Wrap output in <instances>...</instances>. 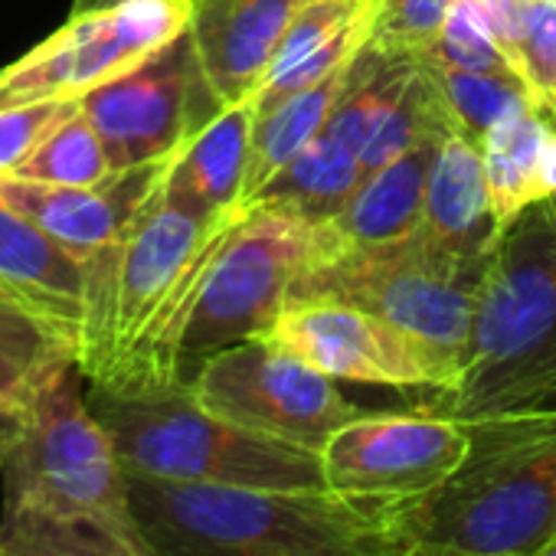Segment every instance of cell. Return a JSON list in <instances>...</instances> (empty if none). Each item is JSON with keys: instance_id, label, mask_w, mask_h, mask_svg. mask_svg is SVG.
Returning <instances> with one entry per match:
<instances>
[{"instance_id": "16", "label": "cell", "mask_w": 556, "mask_h": 556, "mask_svg": "<svg viewBox=\"0 0 556 556\" xmlns=\"http://www.w3.org/2000/svg\"><path fill=\"white\" fill-rule=\"evenodd\" d=\"M0 299L43 318L79 348L86 271L37 223L0 200Z\"/></svg>"}, {"instance_id": "8", "label": "cell", "mask_w": 556, "mask_h": 556, "mask_svg": "<svg viewBox=\"0 0 556 556\" xmlns=\"http://www.w3.org/2000/svg\"><path fill=\"white\" fill-rule=\"evenodd\" d=\"M190 21L193 0H115L73 11L43 43L0 66V109L79 102L174 43Z\"/></svg>"}, {"instance_id": "9", "label": "cell", "mask_w": 556, "mask_h": 556, "mask_svg": "<svg viewBox=\"0 0 556 556\" xmlns=\"http://www.w3.org/2000/svg\"><path fill=\"white\" fill-rule=\"evenodd\" d=\"M187 387L206 413L308 452H321L341 426L364 416L338 390L334 377L268 341L219 351Z\"/></svg>"}, {"instance_id": "24", "label": "cell", "mask_w": 556, "mask_h": 556, "mask_svg": "<svg viewBox=\"0 0 556 556\" xmlns=\"http://www.w3.org/2000/svg\"><path fill=\"white\" fill-rule=\"evenodd\" d=\"M115 174L102 135L86 118L79 102L47 131L34 154L14 170V177L40 180L53 187H99Z\"/></svg>"}, {"instance_id": "20", "label": "cell", "mask_w": 556, "mask_h": 556, "mask_svg": "<svg viewBox=\"0 0 556 556\" xmlns=\"http://www.w3.org/2000/svg\"><path fill=\"white\" fill-rule=\"evenodd\" d=\"M70 370H79L76 341L0 299V419L30 413Z\"/></svg>"}, {"instance_id": "25", "label": "cell", "mask_w": 556, "mask_h": 556, "mask_svg": "<svg viewBox=\"0 0 556 556\" xmlns=\"http://www.w3.org/2000/svg\"><path fill=\"white\" fill-rule=\"evenodd\" d=\"M452 4L455 0H377L370 47L396 60L426 56L435 47Z\"/></svg>"}, {"instance_id": "19", "label": "cell", "mask_w": 556, "mask_h": 556, "mask_svg": "<svg viewBox=\"0 0 556 556\" xmlns=\"http://www.w3.org/2000/svg\"><path fill=\"white\" fill-rule=\"evenodd\" d=\"M364 164L354 148H348L331 131H321L299 157H292L271 180L249 197L245 210L286 213L305 223H331L354 200L364 184Z\"/></svg>"}, {"instance_id": "1", "label": "cell", "mask_w": 556, "mask_h": 556, "mask_svg": "<svg viewBox=\"0 0 556 556\" xmlns=\"http://www.w3.org/2000/svg\"><path fill=\"white\" fill-rule=\"evenodd\" d=\"M4 422L0 556H151L128 471L70 370L30 413Z\"/></svg>"}, {"instance_id": "3", "label": "cell", "mask_w": 556, "mask_h": 556, "mask_svg": "<svg viewBox=\"0 0 556 556\" xmlns=\"http://www.w3.org/2000/svg\"><path fill=\"white\" fill-rule=\"evenodd\" d=\"M556 390V197L530 203L481 275L468 361L448 393L419 409L465 426L530 413Z\"/></svg>"}, {"instance_id": "32", "label": "cell", "mask_w": 556, "mask_h": 556, "mask_svg": "<svg viewBox=\"0 0 556 556\" xmlns=\"http://www.w3.org/2000/svg\"><path fill=\"white\" fill-rule=\"evenodd\" d=\"M105 4H115V0H76L73 11H89V8H105Z\"/></svg>"}, {"instance_id": "10", "label": "cell", "mask_w": 556, "mask_h": 556, "mask_svg": "<svg viewBox=\"0 0 556 556\" xmlns=\"http://www.w3.org/2000/svg\"><path fill=\"white\" fill-rule=\"evenodd\" d=\"M471 429L458 419L419 413H364L321 448L325 488L380 510L426 504L468 458Z\"/></svg>"}, {"instance_id": "5", "label": "cell", "mask_w": 556, "mask_h": 556, "mask_svg": "<svg viewBox=\"0 0 556 556\" xmlns=\"http://www.w3.org/2000/svg\"><path fill=\"white\" fill-rule=\"evenodd\" d=\"M86 400L125 471L187 484L325 488L321 452L245 432L206 413L190 387L115 393L86 383Z\"/></svg>"}, {"instance_id": "4", "label": "cell", "mask_w": 556, "mask_h": 556, "mask_svg": "<svg viewBox=\"0 0 556 556\" xmlns=\"http://www.w3.org/2000/svg\"><path fill=\"white\" fill-rule=\"evenodd\" d=\"M468 429L465 465L409 510L416 556H530L556 530V413Z\"/></svg>"}, {"instance_id": "33", "label": "cell", "mask_w": 556, "mask_h": 556, "mask_svg": "<svg viewBox=\"0 0 556 556\" xmlns=\"http://www.w3.org/2000/svg\"><path fill=\"white\" fill-rule=\"evenodd\" d=\"M536 409H549V413H556V390H549L543 400H540V406ZM536 409H530V413H536Z\"/></svg>"}, {"instance_id": "15", "label": "cell", "mask_w": 556, "mask_h": 556, "mask_svg": "<svg viewBox=\"0 0 556 556\" xmlns=\"http://www.w3.org/2000/svg\"><path fill=\"white\" fill-rule=\"evenodd\" d=\"M305 4L308 0H193L190 37L223 109L252 99Z\"/></svg>"}, {"instance_id": "14", "label": "cell", "mask_w": 556, "mask_h": 556, "mask_svg": "<svg viewBox=\"0 0 556 556\" xmlns=\"http://www.w3.org/2000/svg\"><path fill=\"white\" fill-rule=\"evenodd\" d=\"M170 161L174 157L115 170L99 187H53L4 174L0 177V200L37 223L60 249L86 265L125 239L135 216L161 187Z\"/></svg>"}, {"instance_id": "23", "label": "cell", "mask_w": 556, "mask_h": 556, "mask_svg": "<svg viewBox=\"0 0 556 556\" xmlns=\"http://www.w3.org/2000/svg\"><path fill=\"white\" fill-rule=\"evenodd\" d=\"M416 63L442 92V99L452 112L455 131H462L478 148H481L484 135L501 118H507L520 109H543L540 99L533 96V89L517 76L471 73V70H458L452 63H442L435 56H419Z\"/></svg>"}, {"instance_id": "21", "label": "cell", "mask_w": 556, "mask_h": 556, "mask_svg": "<svg viewBox=\"0 0 556 556\" xmlns=\"http://www.w3.org/2000/svg\"><path fill=\"white\" fill-rule=\"evenodd\" d=\"M556 118L546 109H520L501 118L481 141L491 210L501 232L540 200V164Z\"/></svg>"}, {"instance_id": "34", "label": "cell", "mask_w": 556, "mask_h": 556, "mask_svg": "<svg viewBox=\"0 0 556 556\" xmlns=\"http://www.w3.org/2000/svg\"><path fill=\"white\" fill-rule=\"evenodd\" d=\"M0 455H4V422H0Z\"/></svg>"}, {"instance_id": "30", "label": "cell", "mask_w": 556, "mask_h": 556, "mask_svg": "<svg viewBox=\"0 0 556 556\" xmlns=\"http://www.w3.org/2000/svg\"><path fill=\"white\" fill-rule=\"evenodd\" d=\"M549 197H556V131L546 141L543 164H540V200H549Z\"/></svg>"}, {"instance_id": "18", "label": "cell", "mask_w": 556, "mask_h": 556, "mask_svg": "<svg viewBox=\"0 0 556 556\" xmlns=\"http://www.w3.org/2000/svg\"><path fill=\"white\" fill-rule=\"evenodd\" d=\"M442 141H426L403 157L370 170L354 200L331 223H318L334 245H383L416 232L432 161Z\"/></svg>"}, {"instance_id": "11", "label": "cell", "mask_w": 556, "mask_h": 556, "mask_svg": "<svg viewBox=\"0 0 556 556\" xmlns=\"http://www.w3.org/2000/svg\"><path fill=\"white\" fill-rule=\"evenodd\" d=\"M79 109L102 135L115 170L174 157L223 112L190 30L131 73L79 99Z\"/></svg>"}, {"instance_id": "27", "label": "cell", "mask_w": 556, "mask_h": 556, "mask_svg": "<svg viewBox=\"0 0 556 556\" xmlns=\"http://www.w3.org/2000/svg\"><path fill=\"white\" fill-rule=\"evenodd\" d=\"M527 86L540 105L556 118V0H530L523 37Z\"/></svg>"}, {"instance_id": "13", "label": "cell", "mask_w": 556, "mask_h": 556, "mask_svg": "<svg viewBox=\"0 0 556 556\" xmlns=\"http://www.w3.org/2000/svg\"><path fill=\"white\" fill-rule=\"evenodd\" d=\"M501 239L491 210L484 157L462 131H448L435 151L422 216L409 242L445 275L478 289Z\"/></svg>"}, {"instance_id": "28", "label": "cell", "mask_w": 556, "mask_h": 556, "mask_svg": "<svg viewBox=\"0 0 556 556\" xmlns=\"http://www.w3.org/2000/svg\"><path fill=\"white\" fill-rule=\"evenodd\" d=\"M73 105L76 102H34L0 109V177L14 174Z\"/></svg>"}, {"instance_id": "26", "label": "cell", "mask_w": 556, "mask_h": 556, "mask_svg": "<svg viewBox=\"0 0 556 556\" xmlns=\"http://www.w3.org/2000/svg\"><path fill=\"white\" fill-rule=\"evenodd\" d=\"M426 56H435L442 63H452L458 70H471V73L517 76L510 70V63L504 60L501 47L494 43V37L484 24V14L475 0H455L435 47Z\"/></svg>"}, {"instance_id": "31", "label": "cell", "mask_w": 556, "mask_h": 556, "mask_svg": "<svg viewBox=\"0 0 556 556\" xmlns=\"http://www.w3.org/2000/svg\"><path fill=\"white\" fill-rule=\"evenodd\" d=\"M530 556H556V530H553V536H549L540 549H533Z\"/></svg>"}, {"instance_id": "2", "label": "cell", "mask_w": 556, "mask_h": 556, "mask_svg": "<svg viewBox=\"0 0 556 556\" xmlns=\"http://www.w3.org/2000/svg\"><path fill=\"white\" fill-rule=\"evenodd\" d=\"M151 556H416L409 510L354 504L328 488L187 484L128 471Z\"/></svg>"}, {"instance_id": "7", "label": "cell", "mask_w": 556, "mask_h": 556, "mask_svg": "<svg viewBox=\"0 0 556 556\" xmlns=\"http://www.w3.org/2000/svg\"><path fill=\"white\" fill-rule=\"evenodd\" d=\"M315 223L286 213H242L213 255L187 318L177 351L184 383L219 351L271 331L289 305L299 268L315 249Z\"/></svg>"}, {"instance_id": "6", "label": "cell", "mask_w": 556, "mask_h": 556, "mask_svg": "<svg viewBox=\"0 0 556 556\" xmlns=\"http://www.w3.org/2000/svg\"><path fill=\"white\" fill-rule=\"evenodd\" d=\"M475 299L478 289L439 271L409 236L383 245H334L318 226L315 249L295 275L289 305L338 302L377 315L429 344L462 380Z\"/></svg>"}, {"instance_id": "29", "label": "cell", "mask_w": 556, "mask_h": 556, "mask_svg": "<svg viewBox=\"0 0 556 556\" xmlns=\"http://www.w3.org/2000/svg\"><path fill=\"white\" fill-rule=\"evenodd\" d=\"M484 14V24L501 47L510 70L527 83L523 70V37H527V17H530V0H475Z\"/></svg>"}, {"instance_id": "22", "label": "cell", "mask_w": 556, "mask_h": 556, "mask_svg": "<svg viewBox=\"0 0 556 556\" xmlns=\"http://www.w3.org/2000/svg\"><path fill=\"white\" fill-rule=\"evenodd\" d=\"M354 60L338 66L321 83L295 92L292 99H286L282 105H275L265 118L255 122L252 157H249V174H245V187H242V200L239 203L255 197L265 180H271L278 170H282L292 157H299L328 128V122H331V115H334L344 89H348Z\"/></svg>"}, {"instance_id": "12", "label": "cell", "mask_w": 556, "mask_h": 556, "mask_svg": "<svg viewBox=\"0 0 556 556\" xmlns=\"http://www.w3.org/2000/svg\"><path fill=\"white\" fill-rule=\"evenodd\" d=\"M258 341L302 357L334 380L426 393H448L458 383L455 367L429 344L377 315L338 302L286 305L271 331Z\"/></svg>"}, {"instance_id": "17", "label": "cell", "mask_w": 556, "mask_h": 556, "mask_svg": "<svg viewBox=\"0 0 556 556\" xmlns=\"http://www.w3.org/2000/svg\"><path fill=\"white\" fill-rule=\"evenodd\" d=\"M252 99L223 109L203 131H197L174 154L157 187V197L203 219H213L239 206L252 157Z\"/></svg>"}]
</instances>
